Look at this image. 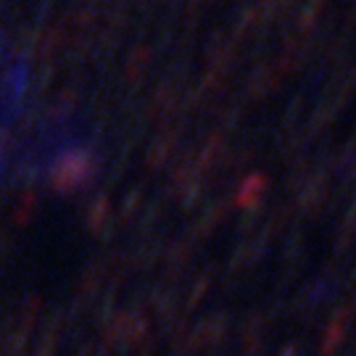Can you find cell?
I'll list each match as a JSON object with an SVG mask.
<instances>
[{
  "mask_svg": "<svg viewBox=\"0 0 356 356\" xmlns=\"http://www.w3.org/2000/svg\"><path fill=\"white\" fill-rule=\"evenodd\" d=\"M88 161H85V156H79V153H72V156H66L64 164L58 166V175H56V182L66 188V185H76L79 179L88 175Z\"/></svg>",
  "mask_w": 356,
  "mask_h": 356,
  "instance_id": "obj_1",
  "label": "cell"
}]
</instances>
